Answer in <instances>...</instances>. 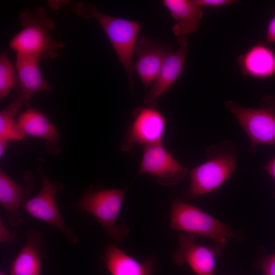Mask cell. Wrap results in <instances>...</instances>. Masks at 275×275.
<instances>
[{"instance_id":"obj_5","label":"cell","mask_w":275,"mask_h":275,"mask_svg":"<svg viewBox=\"0 0 275 275\" xmlns=\"http://www.w3.org/2000/svg\"><path fill=\"white\" fill-rule=\"evenodd\" d=\"M126 189H109L90 191L83 195L77 205L80 211L92 214L114 241L125 240L129 232L124 225L116 226Z\"/></svg>"},{"instance_id":"obj_26","label":"cell","mask_w":275,"mask_h":275,"mask_svg":"<svg viewBox=\"0 0 275 275\" xmlns=\"http://www.w3.org/2000/svg\"><path fill=\"white\" fill-rule=\"evenodd\" d=\"M264 169L275 181V156L267 162Z\"/></svg>"},{"instance_id":"obj_2","label":"cell","mask_w":275,"mask_h":275,"mask_svg":"<svg viewBox=\"0 0 275 275\" xmlns=\"http://www.w3.org/2000/svg\"><path fill=\"white\" fill-rule=\"evenodd\" d=\"M72 11L84 19H95L109 39L117 57L127 74L129 85L133 87L132 59L141 24L139 22L107 15L88 3L77 2Z\"/></svg>"},{"instance_id":"obj_15","label":"cell","mask_w":275,"mask_h":275,"mask_svg":"<svg viewBox=\"0 0 275 275\" xmlns=\"http://www.w3.org/2000/svg\"><path fill=\"white\" fill-rule=\"evenodd\" d=\"M238 64L242 73L264 79L275 74V52L263 43H257L239 56Z\"/></svg>"},{"instance_id":"obj_27","label":"cell","mask_w":275,"mask_h":275,"mask_svg":"<svg viewBox=\"0 0 275 275\" xmlns=\"http://www.w3.org/2000/svg\"><path fill=\"white\" fill-rule=\"evenodd\" d=\"M0 275H7V274H6L5 273H4L3 272H1Z\"/></svg>"},{"instance_id":"obj_9","label":"cell","mask_w":275,"mask_h":275,"mask_svg":"<svg viewBox=\"0 0 275 275\" xmlns=\"http://www.w3.org/2000/svg\"><path fill=\"white\" fill-rule=\"evenodd\" d=\"M187 173V168L172 156L162 143L143 146L138 174H149L160 185L171 186L180 183Z\"/></svg>"},{"instance_id":"obj_7","label":"cell","mask_w":275,"mask_h":275,"mask_svg":"<svg viewBox=\"0 0 275 275\" xmlns=\"http://www.w3.org/2000/svg\"><path fill=\"white\" fill-rule=\"evenodd\" d=\"M42 186L39 193L24 202L21 207L32 217L57 228L72 245L78 241L75 232L64 223L58 209L56 197L58 186L52 182L42 170H40Z\"/></svg>"},{"instance_id":"obj_4","label":"cell","mask_w":275,"mask_h":275,"mask_svg":"<svg viewBox=\"0 0 275 275\" xmlns=\"http://www.w3.org/2000/svg\"><path fill=\"white\" fill-rule=\"evenodd\" d=\"M171 229L208 237L223 249L236 233L231 228L201 209L180 200L171 201Z\"/></svg>"},{"instance_id":"obj_6","label":"cell","mask_w":275,"mask_h":275,"mask_svg":"<svg viewBox=\"0 0 275 275\" xmlns=\"http://www.w3.org/2000/svg\"><path fill=\"white\" fill-rule=\"evenodd\" d=\"M226 108L236 118L251 142L249 153L254 155L260 144H275V111L270 107L250 108L228 101Z\"/></svg>"},{"instance_id":"obj_22","label":"cell","mask_w":275,"mask_h":275,"mask_svg":"<svg viewBox=\"0 0 275 275\" xmlns=\"http://www.w3.org/2000/svg\"><path fill=\"white\" fill-rule=\"evenodd\" d=\"M259 265L263 275H275V254L263 256Z\"/></svg>"},{"instance_id":"obj_10","label":"cell","mask_w":275,"mask_h":275,"mask_svg":"<svg viewBox=\"0 0 275 275\" xmlns=\"http://www.w3.org/2000/svg\"><path fill=\"white\" fill-rule=\"evenodd\" d=\"M179 246L173 255L174 263L178 266L187 264L196 275H214L216 258L223 249L195 243L192 234L184 233L178 238Z\"/></svg>"},{"instance_id":"obj_16","label":"cell","mask_w":275,"mask_h":275,"mask_svg":"<svg viewBox=\"0 0 275 275\" xmlns=\"http://www.w3.org/2000/svg\"><path fill=\"white\" fill-rule=\"evenodd\" d=\"M103 260L111 275H154L155 264L152 258L140 262L114 243L107 246Z\"/></svg>"},{"instance_id":"obj_18","label":"cell","mask_w":275,"mask_h":275,"mask_svg":"<svg viewBox=\"0 0 275 275\" xmlns=\"http://www.w3.org/2000/svg\"><path fill=\"white\" fill-rule=\"evenodd\" d=\"M39 60L35 57L16 55L15 67L21 88L20 94L29 103L34 94L51 89L41 74Z\"/></svg>"},{"instance_id":"obj_25","label":"cell","mask_w":275,"mask_h":275,"mask_svg":"<svg viewBox=\"0 0 275 275\" xmlns=\"http://www.w3.org/2000/svg\"><path fill=\"white\" fill-rule=\"evenodd\" d=\"M266 41L267 43H275V15L267 25Z\"/></svg>"},{"instance_id":"obj_12","label":"cell","mask_w":275,"mask_h":275,"mask_svg":"<svg viewBox=\"0 0 275 275\" xmlns=\"http://www.w3.org/2000/svg\"><path fill=\"white\" fill-rule=\"evenodd\" d=\"M171 51L170 44L153 41L146 36L138 40L134 49L137 59L134 68L146 88L154 81L165 57Z\"/></svg>"},{"instance_id":"obj_13","label":"cell","mask_w":275,"mask_h":275,"mask_svg":"<svg viewBox=\"0 0 275 275\" xmlns=\"http://www.w3.org/2000/svg\"><path fill=\"white\" fill-rule=\"evenodd\" d=\"M25 184L20 185L13 181L3 171H0V204L7 212L8 220L12 226L21 224L22 218L18 211L26 201L33 187V177L30 173L23 175Z\"/></svg>"},{"instance_id":"obj_21","label":"cell","mask_w":275,"mask_h":275,"mask_svg":"<svg viewBox=\"0 0 275 275\" xmlns=\"http://www.w3.org/2000/svg\"><path fill=\"white\" fill-rule=\"evenodd\" d=\"M18 80L15 66L7 52L0 54V99L2 100L15 88Z\"/></svg>"},{"instance_id":"obj_17","label":"cell","mask_w":275,"mask_h":275,"mask_svg":"<svg viewBox=\"0 0 275 275\" xmlns=\"http://www.w3.org/2000/svg\"><path fill=\"white\" fill-rule=\"evenodd\" d=\"M162 5L177 21L172 27L175 35L185 36L198 31L204 12L196 0H164Z\"/></svg>"},{"instance_id":"obj_20","label":"cell","mask_w":275,"mask_h":275,"mask_svg":"<svg viewBox=\"0 0 275 275\" xmlns=\"http://www.w3.org/2000/svg\"><path fill=\"white\" fill-rule=\"evenodd\" d=\"M23 105L29 103L19 94L0 112V139L18 141L24 136L17 128L14 119Z\"/></svg>"},{"instance_id":"obj_23","label":"cell","mask_w":275,"mask_h":275,"mask_svg":"<svg viewBox=\"0 0 275 275\" xmlns=\"http://www.w3.org/2000/svg\"><path fill=\"white\" fill-rule=\"evenodd\" d=\"M17 236L14 231L9 230L5 226L2 219L0 220V241L12 243L16 241Z\"/></svg>"},{"instance_id":"obj_1","label":"cell","mask_w":275,"mask_h":275,"mask_svg":"<svg viewBox=\"0 0 275 275\" xmlns=\"http://www.w3.org/2000/svg\"><path fill=\"white\" fill-rule=\"evenodd\" d=\"M46 13L44 8L38 6L34 11L26 9L19 14L22 28L9 43L10 48L16 55L54 59L58 50L65 47L64 43L51 38L50 32L54 28V22Z\"/></svg>"},{"instance_id":"obj_24","label":"cell","mask_w":275,"mask_h":275,"mask_svg":"<svg viewBox=\"0 0 275 275\" xmlns=\"http://www.w3.org/2000/svg\"><path fill=\"white\" fill-rule=\"evenodd\" d=\"M201 7H221L236 2L233 0H196Z\"/></svg>"},{"instance_id":"obj_19","label":"cell","mask_w":275,"mask_h":275,"mask_svg":"<svg viewBox=\"0 0 275 275\" xmlns=\"http://www.w3.org/2000/svg\"><path fill=\"white\" fill-rule=\"evenodd\" d=\"M15 123L24 137L43 139L50 145L58 141L59 134L53 124L44 114L29 105L18 116Z\"/></svg>"},{"instance_id":"obj_14","label":"cell","mask_w":275,"mask_h":275,"mask_svg":"<svg viewBox=\"0 0 275 275\" xmlns=\"http://www.w3.org/2000/svg\"><path fill=\"white\" fill-rule=\"evenodd\" d=\"M23 247L11 263L10 275H41L42 260L46 255L43 235L39 231H26Z\"/></svg>"},{"instance_id":"obj_11","label":"cell","mask_w":275,"mask_h":275,"mask_svg":"<svg viewBox=\"0 0 275 275\" xmlns=\"http://www.w3.org/2000/svg\"><path fill=\"white\" fill-rule=\"evenodd\" d=\"M178 42V49L171 51L165 57L152 88L144 98L146 106L155 107L157 99L175 82L182 71L188 50V40L186 36H180Z\"/></svg>"},{"instance_id":"obj_3","label":"cell","mask_w":275,"mask_h":275,"mask_svg":"<svg viewBox=\"0 0 275 275\" xmlns=\"http://www.w3.org/2000/svg\"><path fill=\"white\" fill-rule=\"evenodd\" d=\"M207 160L189 171L190 183L185 193L193 199L215 190L235 171L238 151L229 141L210 146L206 151Z\"/></svg>"},{"instance_id":"obj_8","label":"cell","mask_w":275,"mask_h":275,"mask_svg":"<svg viewBox=\"0 0 275 275\" xmlns=\"http://www.w3.org/2000/svg\"><path fill=\"white\" fill-rule=\"evenodd\" d=\"M133 121L128 126L121 143V150L129 151L136 145L143 146L162 143L167 119L154 107L141 106L133 113Z\"/></svg>"}]
</instances>
